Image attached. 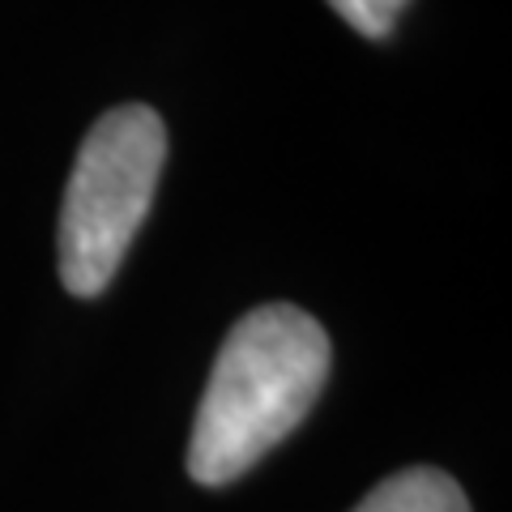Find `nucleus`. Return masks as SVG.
Returning a JSON list of instances; mask_svg holds the SVG:
<instances>
[{
	"instance_id": "nucleus-1",
	"label": "nucleus",
	"mask_w": 512,
	"mask_h": 512,
	"mask_svg": "<svg viewBox=\"0 0 512 512\" xmlns=\"http://www.w3.org/2000/svg\"><path fill=\"white\" fill-rule=\"evenodd\" d=\"M329 333L295 303H265L227 333L188 440V474L227 487L308 419L329 380Z\"/></svg>"
},
{
	"instance_id": "nucleus-2",
	"label": "nucleus",
	"mask_w": 512,
	"mask_h": 512,
	"mask_svg": "<svg viewBox=\"0 0 512 512\" xmlns=\"http://www.w3.org/2000/svg\"><path fill=\"white\" fill-rule=\"evenodd\" d=\"M167 163V124L146 103H124L86 133L60 205V282L94 299L120 274Z\"/></svg>"
},
{
	"instance_id": "nucleus-3",
	"label": "nucleus",
	"mask_w": 512,
	"mask_h": 512,
	"mask_svg": "<svg viewBox=\"0 0 512 512\" xmlns=\"http://www.w3.org/2000/svg\"><path fill=\"white\" fill-rule=\"evenodd\" d=\"M350 512H470V500L444 470L410 466L372 487Z\"/></svg>"
},
{
	"instance_id": "nucleus-4",
	"label": "nucleus",
	"mask_w": 512,
	"mask_h": 512,
	"mask_svg": "<svg viewBox=\"0 0 512 512\" xmlns=\"http://www.w3.org/2000/svg\"><path fill=\"white\" fill-rule=\"evenodd\" d=\"M329 5L363 39H384V35H393V26L410 0H329Z\"/></svg>"
}]
</instances>
